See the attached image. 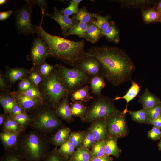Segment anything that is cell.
<instances>
[{"label":"cell","mask_w":161,"mask_h":161,"mask_svg":"<svg viewBox=\"0 0 161 161\" xmlns=\"http://www.w3.org/2000/svg\"><path fill=\"white\" fill-rule=\"evenodd\" d=\"M160 106L161 107V102L160 103Z\"/></svg>","instance_id":"cell-62"},{"label":"cell","mask_w":161,"mask_h":161,"mask_svg":"<svg viewBox=\"0 0 161 161\" xmlns=\"http://www.w3.org/2000/svg\"><path fill=\"white\" fill-rule=\"evenodd\" d=\"M32 85H33L32 83L27 77L20 80L18 85V89L16 91L19 92L25 91Z\"/></svg>","instance_id":"cell-48"},{"label":"cell","mask_w":161,"mask_h":161,"mask_svg":"<svg viewBox=\"0 0 161 161\" xmlns=\"http://www.w3.org/2000/svg\"><path fill=\"white\" fill-rule=\"evenodd\" d=\"M147 110L149 121L154 120L161 116V107L160 104Z\"/></svg>","instance_id":"cell-45"},{"label":"cell","mask_w":161,"mask_h":161,"mask_svg":"<svg viewBox=\"0 0 161 161\" xmlns=\"http://www.w3.org/2000/svg\"><path fill=\"white\" fill-rule=\"evenodd\" d=\"M101 32L103 36L110 41L117 43L120 40L118 30L113 21H110L108 27Z\"/></svg>","instance_id":"cell-26"},{"label":"cell","mask_w":161,"mask_h":161,"mask_svg":"<svg viewBox=\"0 0 161 161\" xmlns=\"http://www.w3.org/2000/svg\"><path fill=\"white\" fill-rule=\"evenodd\" d=\"M12 92L16 101L27 112L43 103L40 99L27 97L16 91Z\"/></svg>","instance_id":"cell-16"},{"label":"cell","mask_w":161,"mask_h":161,"mask_svg":"<svg viewBox=\"0 0 161 161\" xmlns=\"http://www.w3.org/2000/svg\"><path fill=\"white\" fill-rule=\"evenodd\" d=\"M118 139L115 137L108 136L105 139V154L109 156L112 155L117 158H119L121 150L117 145Z\"/></svg>","instance_id":"cell-20"},{"label":"cell","mask_w":161,"mask_h":161,"mask_svg":"<svg viewBox=\"0 0 161 161\" xmlns=\"http://www.w3.org/2000/svg\"><path fill=\"white\" fill-rule=\"evenodd\" d=\"M91 158V154L90 149L80 146L75 151L69 161H90Z\"/></svg>","instance_id":"cell-28"},{"label":"cell","mask_w":161,"mask_h":161,"mask_svg":"<svg viewBox=\"0 0 161 161\" xmlns=\"http://www.w3.org/2000/svg\"><path fill=\"white\" fill-rule=\"evenodd\" d=\"M29 71L30 70L24 67L10 68L7 66L5 75L7 81L11 86L17 81L26 78Z\"/></svg>","instance_id":"cell-17"},{"label":"cell","mask_w":161,"mask_h":161,"mask_svg":"<svg viewBox=\"0 0 161 161\" xmlns=\"http://www.w3.org/2000/svg\"><path fill=\"white\" fill-rule=\"evenodd\" d=\"M75 149L68 139L58 148V151L61 154L69 160L75 152Z\"/></svg>","instance_id":"cell-36"},{"label":"cell","mask_w":161,"mask_h":161,"mask_svg":"<svg viewBox=\"0 0 161 161\" xmlns=\"http://www.w3.org/2000/svg\"><path fill=\"white\" fill-rule=\"evenodd\" d=\"M82 1L81 0H70L69 6L65 9L60 10V11L62 14L68 16L76 14L78 10L79 4Z\"/></svg>","instance_id":"cell-40"},{"label":"cell","mask_w":161,"mask_h":161,"mask_svg":"<svg viewBox=\"0 0 161 161\" xmlns=\"http://www.w3.org/2000/svg\"><path fill=\"white\" fill-rule=\"evenodd\" d=\"M88 23L78 22L68 32L66 37L70 35H76L83 38L88 27Z\"/></svg>","instance_id":"cell-34"},{"label":"cell","mask_w":161,"mask_h":161,"mask_svg":"<svg viewBox=\"0 0 161 161\" xmlns=\"http://www.w3.org/2000/svg\"><path fill=\"white\" fill-rule=\"evenodd\" d=\"M113 99L102 95L97 96L88 108L87 112L82 118V122L91 123L108 117L117 111Z\"/></svg>","instance_id":"cell-7"},{"label":"cell","mask_w":161,"mask_h":161,"mask_svg":"<svg viewBox=\"0 0 161 161\" xmlns=\"http://www.w3.org/2000/svg\"><path fill=\"white\" fill-rule=\"evenodd\" d=\"M46 15L55 20L60 26L62 33L64 38L66 37L68 32L78 22L62 14L60 10L54 8V12L51 14L46 13Z\"/></svg>","instance_id":"cell-11"},{"label":"cell","mask_w":161,"mask_h":161,"mask_svg":"<svg viewBox=\"0 0 161 161\" xmlns=\"http://www.w3.org/2000/svg\"><path fill=\"white\" fill-rule=\"evenodd\" d=\"M27 127L21 126L11 115L8 114L7 119L1 128L2 131H25Z\"/></svg>","instance_id":"cell-29"},{"label":"cell","mask_w":161,"mask_h":161,"mask_svg":"<svg viewBox=\"0 0 161 161\" xmlns=\"http://www.w3.org/2000/svg\"><path fill=\"white\" fill-rule=\"evenodd\" d=\"M107 125L108 136L118 138L124 137L128 133L125 115L118 110L105 119Z\"/></svg>","instance_id":"cell-9"},{"label":"cell","mask_w":161,"mask_h":161,"mask_svg":"<svg viewBox=\"0 0 161 161\" xmlns=\"http://www.w3.org/2000/svg\"><path fill=\"white\" fill-rule=\"evenodd\" d=\"M6 0H0V4L1 5H2L6 2Z\"/></svg>","instance_id":"cell-59"},{"label":"cell","mask_w":161,"mask_h":161,"mask_svg":"<svg viewBox=\"0 0 161 161\" xmlns=\"http://www.w3.org/2000/svg\"><path fill=\"white\" fill-rule=\"evenodd\" d=\"M34 4H36L40 8L42 14L44 15L48 10V5L47 0H32Z\"/></svg>","instance_id":"cell-50"},{"label":"cell","mask_w":161,"mask_h":161,"mask_svg":"<svg viewBox=\"0 0 161 161\" xmlns=\"http://www.w3.org/2000/svg\"><path fill=\"white\" fill-rule=\"evenodd\" d=\"M104 78L101 75L90 78L89 83L91 92L94 95L99 96L101 95L102 89L105 87Z\"/></svg>","instance_id":"cell-21"},{"label":"cell","mask_w":161,"mask_h":161,"mask_svg":"<svg viewBox=\"0 0 161 161\" xmlns=\"http://www.w3.org/2000/svg\"><path fill=\"white\" fill-rule=\"evenodd\" d=\"M6 78L5 73L1 71L0 73V92H11V86L8 84Z\"/></svg>","instance_id":"cell-47"},{"label":"cell","mask_w":161,"mask_h":161,"mask_svg":"<svg viewBox=\"0 0 161 161\" xmlns=\"http://www.w3.org/2000/svg\"><path fill=\"white\" fill-rule=\"evenodd\" d=\"M72 117H79L81 119L86 114L88 108L84 105L83 102L77 101L70 103Z\"/></svg>","instance_id":"cell-31"},{"label":"cell","mask_w":161,"mask_h":161,"mask_svg":"<svg viewBox=\"0 0 161 161\" xmlns=\"http://www.w3.org/2000/svg\"><path fill=\"white\" fill-rule=\"evenodd\" d=\"M27 77L33 85L38 88V85L43 78L39 73L36 67H32L30 70L29 74Z\"/></svg>","instance_id":"cell-41"},{"label":"cell","mask_w":161,"mask_h":161,"mask_svg":"<svg viewBox=\"0 0 161 161\" xmlns=\"http://www.w3.org/2000/svg\"><path fill=\"white\" fill-rule=\"evenodd\" d=\"M8 114L4 113L0 114V126H2L6 121Z\"/></svg>","instance_id":"cell-57"},{"label":"cell","mask_w":161,"mask_h":161,"mask_svg":"<svg viewBox=\"0 0 161 161\" xmlns=\"http://www.w3.org/2000/svg\"><path fill=\"white\" fill-rule=\"evenodd\" d=\"M11 116L21 126L24 127H27L28 126H30L31 123V119L27 112Z\"/></svg>","instance_id":"cell-42"},{"label":"cell","mask_w":161,"mask_h":161,"mask_svg":"<svg viewBox=\"0 0 161 161\" xmlns=\"http://www.w3.org/2000/svg\"><path fill=\"white\" fill-rule=\"evenodd\" d=\"M25 112H27L19 104L16 100L13 108L8 114L11 116H14Z\"/></svg>","instance_id":"cell-51"},{"label":"cell","mask_w":161,"mask_h":161,"mask_svg":"<svg viewBox=\"0 0 161 161\" xmlns=\"http://www.w3.org/2000/svg\"><path fill=\"white\" fill-rule=\"evenodd\" d=\"M42 161H69V160L60 153L56 147L50 150Z\"/></svg>","instance_id":"cell-39"},{"label":"cell","mask_w":161,"mask_h":161,"mask_svg":"<svg viewBox=\"0 0 161 161\" xmlns=\"http://www.w3.org/2000/svg\"><path fill=\"white\" fill-rule=\"evenodd\" d=\"M105 140L96 142L90 150L91 157H100L105 155Z\"/></svg>","instance_id":"cell-37"},{"label":"cell","mask_w":161,"mask_h":161,"mask_svg":"<svg viewBox=\"0 0 161 161\" xmlns=\"http://www.w3.org/2000/svg\"><path fill=\"white\" fill-rule=\"evenodd\" d=\"M25 1V5L15 12L14 19L18 33L27 35L36 34V32L31 21V13L34 4L32 0Z\"/></svg>","instance_id":"cell-8"},{"label":"cell","mask_w":161,"mask_h":161,"mask_svg":"<svg viewBox=\"0 0 161 161\" xmlns=\"http://www.w3.org/2000/svg\"><path fill=\"white\" fill-rule=\"evenodd\" d=\"M0 161H24L14 151H6L0 158Z\"/></svg>","instance_id":"cell-46"},{"label":"cell","mask_w":161,"mask_h":161,"mask_svg":"<svg viewBox=\"0 0 161 161\" xmlns=\"http://www.w3.org/2000/svg\"><path fill=\"white\" fill-rule=\"evenodd\" d=\"M18 92L27 97L38 98L43 101L38 88L33 85H32L28 89L25 91Z\"/></svg>","instance_id":"cell-44"},{"label":"cell","mask_w":161,"mask_h":161,"mask_svg":"<svg viewBox=\"0 0 161 161\" xmlns=\"http://www.w3.org/2000/svg\"><path fill=\"white\" fill-rule=\"evenodd\" d=\"M0 103L4 109V113L7 114H8L9 110L8 103L4 92H0Z\"/></svg>","instance_id":"cell-53"},{"label":"cell","mask_w":161,"mask_h":161,"mask_svg":"<svg viewBox=\"0 0 161 161\" xmlns=\"http://www.w3.org/2000/svg\"><path fill=\"white\" fill-rule=\"evenodd\" d=\"M113 158L110 156L104 155L102 157H91L90 161H113Z\"/></svg>","instance_id":"cell-54"},{"label":"cell","mask_w":161,"mask_h":161,"mask_svg":"<svg viewBox=\"0 0 161 161\" xmlns=\"http://www.w3.org/2000/svg\"><path fill=\"white\" fill-rule=\"evenodd\" d=\"M139 102L142 104L143 109H147L156 105L160 104V99L155 94L150 92L148 88L145 89L144 92L139 96Z\"/></svg>","instance_id":"cell-19"},{"label":"cell","mask_w":161,"mask_h":161,"mask_svg":"<svg viewBox=\"0 0 161 161\" xmlns=\"http://www.w3.org/2000/svg\"><path fill=\"white\" fill-rule=\"evenodd\" d=\"M38 87L43 103L55 109L63 97L69 96L59 78L56 68L43 79Z\"/></svg>","instance_id":"cell-5"},{"label":"cell","mask_w":161,"mask_h":161,"mask_svg":"<svg viewBox=\"0 0 161 161\" xmlns=\"http://www.w3.org/2000/svg\"><path fill=\"white\" fill-rule=\"evenodd\" d=\"M55 112L58 117L68 123H72L75 120L72 115L68 95L62 99L55 109Z\"/></svg>","instance_id":"cell-14"},{"label":"cell","mask_w":161,"mask_h":161,"mask_svg":"<svg viewBox=\"0 0 161 161\" xmlns=\"http://www.w3.org/2000/svg\"><path fill=\"white\" fill-rule=\"evenodd\" d=\"M49 48L45 42L40 36L34 38L27 59L31 61L32 67H36L50 57Z\"/></svg>","instance_id":"cell-10"},{"label":"cell","mask_w":161,"mask_h":161,"mask_svg":"<svg viewBox=\"0 0 161 161\" xmlns=\"http://www.w3.org/2000/svg\"><path fill=\"white\" fill-rule=\"evenodd\" d=\"M78 68L90 78L101 74L100 63L98 60L92 57L87 55L84 57L79 64Z\"/></svg>","instance_id":"cell-12"},{"label":"cell","mask_w":161,"mask_h":161,"mask_svg":"<svg viewBox=\"0 0 161 161\" xmlns=\"http://www.w3.org/2000/svg\"><path fill=\"white\" fill-rule=\"evenodd\" d=\"M13 13L12 10L7 11L1 12H0V20L4 21L7 19L12 15Z\"/></svg>","instance_id":"cell-56"},{"label":"cell","mask_w":161,"mask_h":161,"mask_svg":"<svg viewBox=\"0 0 161 161\" xmlns=\"http://www.w3.org/2000/svg\"><path fill=\"white\" fill-rule=\"evenodd\" d=\"M133 120L141 123L148 124L149 119L147 109H142L137 111H128Z\"/></svg>","instance_id":"cell-33"},{"label":"cell","mask_w":161,"mask_h":161,"mask_svg":"<svg viewBox=\"0 0 161 161\" xmlns=\"http://www.w3.org/2000/svg\"><path fill=\"white\" fill-rule=\"evenodd\" d=\"M71 132L69 128L63 125L49 137L51 144L56 147L60 146L68 139Z\"/></svg>","instance_id":"cell-18"},{"label":"cell","mask_w":161,"mask_h":161,"mask_svg":"<svg viewBox=\"0 0 161 161\" xmlns=\"http://www.w3.org/2000/svg\"><path fill=\"white\" fill-rule=\"evenodd\" d=\"M103 36L101 31L92 22L88 23L84 38L92 43H95Z\"/></svg>","instance_id":"cell-23"},{"label":"cell","mask_w":161,"mask_h":161,"mask_svg":"<svg viewBox=\"0 0 161 161\" xmlns=\"http://www.w3.org/2000/svg\"><path fill=\"white\" fill-rule=\"evenodd\" d=\"M85 133V131L71 132L68 139L75 148L81 146Z\"/></svg>","instance_id":"cell-35"},{"label":"cell","mask_w":161,"mask_h":161,"mask_svg":"<svg viewBox=\"0 0 161 161\" xmlns=\"http://www.w3.org/2000/svg\"><path fill=\"white\" fill-rule=\"evenodd\" d=\"M148 124L153 125L161 130V116L154 120H149Z\"/></svg>","instance_id":"cell-55"},{"label":"cell","mask_w":161,"mask_h":161,"mask_svg":"<svg viewBox=\"0 0 161 161\" xmlns=\"http://www.w3.org/2000/svg\"><path fill=\"white\" fill-rule=\"evenodd\" d=\"M159 22H160L161 23V13H160V16Z\"/></svg>","instance_id":"cell-61"},{"label":"cell","mask_w":161,"mask_h":161,"mask_svg":"<svg viewBox=\"0 0 161 161\" xmlns=\"http://www.w3.org/2000/svg\"><path fill=\"white\" fill-rule=\"evenodd\" d=\"M96 142L95 137L87 128L85 131L84 137L81 146L90 149Z\"/></svg>","instance_id":"cell-43"},{"label":"cell","mask_w":161,"mask_h":161,"mask_svg":"<svg viewBox=\"0 0 161 161\" xmlns=\"http://www.w3.org/2000/svg\"><path fill=\"white\" fill-rule=\"evenodd\" d=\"M4 92L8 103L9 113L13 108L16 101V100L12 92Z\"/></svg>","instance_id":"cell-52"},{"label":"cell","mask_w":161,"mask_h":161,"mask_svg":"<svg viewBox=\"0 0 161 161\" xmlns=\"http://www.w3.org/2000/svg\"><path fill=\"white\" fill-rule=\"evenodd\" d=\"M51 144L47 134L34 130L20 135L13 151L24 161H42Z\"/></svg>","instance_id":"cell-3"},{"label":"cell","mask_w":161,"mask_h":161,"mask_svg":"<svg viewBox=\"0 0 161 161\" xmlns=\"http://www.w3.org/2000/svg\"><path fill=\"white\" fill-rule=\"evenodd\" d=\"M56 69L59 78L69 96L89 83L90 77L78 68H70L60 64H57Z\"/></svg>","instance_id":"cell-6"},{"label":"cell","mask_w":161,"mask_h":161,"mask_svg":"<svg viewBox=\"0 0 161 161\" xmlns=\"http://www.w3.org/2000/svg\"><path fill=\"white\" fill-rule=\"evenodd\" d=\"M57 64L51 65L45 61L37 67L38 70L43 79L47 77L56 67Z\"/></svg>","instance_id":"cell-38"},{"label":"cell","mask_w":161,"mask_h":161,"mask_svg":"<svg viewBox=\"0 0 161 161\" xmlns=\"http://www.w3.org/2000/svg\"><path fill=\"white\" fill-rule=\"evenodd\" d=\"M93 13L89 12L85 6L78 9L77 13L73 15L72 18L78 22L88 23L95 20Z\"/></svg>","instance_id":"cell-30"},{"label":"cell","mask_w":161,"mask_h":161,"mask_svg":"<svg viewBox=\"0 0 161 161\" xmlns=\"http://www.w3.org/2000/svg\"><path fill=\"white\" fill-rule=\"evenodd\" d=\"M147 137L154 141L160 140L161 137V130L153 126L148 132Z\"/></svg>","instance_id":"cell-49"},{"label":"cell","mask_w":161,"mask_h":161,"mask_svg":"<svg viewBox=\"0 0 161 161\" xmlns=\"http://www.w3.org/2000/svg\"><path fill=\"white\" fill-rule=\"evenodd\" d=\"M87 52L88 56L99 61L100 75L113 86H118L131 80L136 68L131 58L123 50L112 46H92Z\"/></svg>","instance_id":"cell-1"},{"label":"cell","mask_w":161,"mask_h":161,"mask_svg":"<svg viewBox=\"0 0 161 161\" xmlns=\"http://www.w3.org/2000/svg\"><path fill=\"white\" fill-rule=\"evenodd\" d=\"M131 81L132 85L125 95L122 97H116L113 99L114 101L121 99L125 100L126 102V105L125 109L123 112L125 114L128 112L127 107L128 103L136 97L140 90L139 85L134 81Z\"/></svg>","instance_id":"cell-24"},{"label":"cell","mask_w":161,"mask_h":161,"mask_svg":"<svg viewBox=\"0 0 161 161\" xmlns=\"http://www.w3.org/2000/svg\"><path fill=\"white\" fill-rule=\"evenodd\" d=\"M143 20L145 24L159 22L160 13L155 8H148L142 10Z\"/></svg>","instance_id":"cell-27"},{"label":"cell","mask_w":161,"mask_h":161,"mask_svg":"<svg viewBox=\"0 0 161 161\" xmlns=\"http://www.w3.org/2000/svg\"><path fill=\"white\" fill-rule=\"evenodd\" d=\"M43 16L39 25H34L38 36L45 42L49 50L50 57L66 63L73 67L78 68L81 61L88 55L84 50V41H74L53 35L43 29L42 23Z\"/></svg>","instance_id":"cell-2"},{"label":"cell","mask_w":161,"mask_h":161,"mask_svg":"<svg viewBox=\"0 0 161 161\" xmlns=\"http://www.w3.org/2000/svg\"><path fill=\"white\" fill-rule=\"evenodd\" d=\"M158 147L159 150L161 151V140L158 143Z\"/></svg>","instance_id":"cell-60"},{"label":"cell","mask_w":161,"mask_h":161,"mask_svg":"<svg viewBox=\"0 0 161 161\" xmlns=\"http://www.w3.org/2000/svg\"><path fill=\"white\" fill-rule=\"evenodd\" d=\"M124 7L138 8L145 9L152 4V1L147 0H121L114 1Z\"/></svg>","instance_id":"cell-25"},{"label":"cell","mask_w":161,"mask_h":161,"mask_svg":"<svg viewBox=\"0 0 161 161\" xmlns=\"http://www.w3.org/2000/svg\"><path fill=\"white\" fill-rule=\"evenodd\" d=\"M93 17L96 20L93 21L92 23L101 32L105 30L109 26L110 22V16H103L99 13H93Z\"/></svg>","instance_id":"cell-32"},{"label":"cell","mask_w":161,"mask_h":161,"mask_svg":"<svg viewBox=\"0 0 161 161\" xmlns=\"http://www.w3.org/2000/svg\"><path fill=\"white\" fill-rule=\"evenodd\" d=\"M24 131H1L0 133V139L6 151H13L20 135L25 133Z\"/></svg>","instance_id":"cell-13"},{"label":"cell","mask_w":161,"mask_h":161,"mask_svg":"<svg viewBox=\"0 0 161 161\" xmlns=\"http://www.w3.org/2000/svg\"><path fill=\"white\" fill-rule=\"evenodd\" d=\"M155 8L158 12L161 13V1L158 3Z\"/></svg>","instance_id":"cell-58"},{"label":"cell","mask_w":161,"mask_h":161,"mask_svg":"<svg viewBox=\"0 0 161 161\" xmlns=\"http://www.w3.org/2000/svg\"><path fill=\"white\" fill-rule=\"evenodd\" d=\"M28 114L31 121L30 126L33 129L51 136L62 126V120L56 115L55 109L43 103L32 109Z\"/></svg>","instance_id":"cell-4"},{"label":"cell","mask_w":161,"mask_h":161,"mask_svg":"<svg viewBox=\"0 0 161 161\" xmlns=\"http://www.w3.org/2000/svg\"><path fill=\"white\" fill-rule=\"evenodd\" d=\"M91 123L88 128L94 136L96 141L105 140L108 136L106 120H99Z\"/></svg>","instance_id":"cell-15"},{"label":"cell","mask_w":161,"mask_h":161,"mask_svg":"<svg viewBox=\"0 0 161 161\" xmlns=\"http://www.w3.org/2000/svg\"><path fill=\"white\" fill-rule=\"evenodd\" d=\"M90 89L89 86L87 84L74 91L70 95L72 102L81 101L86 102L90 99H93V97L89 93Z\"/></svg>","instance_id":"cell-22"}]
</instances>
